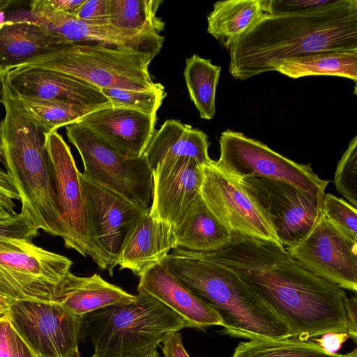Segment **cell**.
Returning a JSON list of instances; mask_svg holds the SVG:
<instances>
[{
	"mask_svg": "<svg viewBox=\"0 0 357 357\" xmlns=\"http://www.w3.org/2000/svg\"><path fill=\"white\" fill-rule=\"evenodd\" d=\"M204 253L236 273L288 326L291 337L349 335L346 291L305 268L282 245L232 234L228 246Z\"/></svg>",
	"mask_w": 357,
	"mask_h": 357,
	"instance_id": "6da1fadb",
	"label": "cell"
},
{
	"mask_svg": "<svg viewBox=\"0 0 357 357\" xmlns=\"http://www.w3.org/2000/svg\"><path fill=\"white\" fill-rule=\"evenodd\" d=\"M357 50V1L331 0L300 13L267 14L228 48L229 72L240 80L274 70L283 59Z\"/></svg>",
	"mask_w": 357,
	"mask_h": 357,
	"instance_id": "7a4b0ae2",
	"label": "cell"
},
{
	"mask_svg": "<svg viewBox=\"0 0 357 357\" xmlns=\"http://www.w3.org/2000/svg\"><path fill=\"white\" fill-rule=\"evenodd\" d=\"M0 102L1 162L21 197L22 213L45 232L66 238L54 183L45 132L13 91L4 73Z\"/></svg>",
	"mask_w": 357,
	"mask_h": 357,
	"instance_id": "3957f363",
	"label": "cell"
},
{
	"mask_svg": "<svg viewBox=\"0 0 357 357\" xmlns=\"http://www.w3.org/2000/svg\"><path fill=\"white\" fill-rule=\"evenodd\" d=\"M163 259L182 284L216 311L222 334L248 340L291 337L288 326L236 273L205 253L174 248Z\"/></svg>",
	"mask_w": 357,
	"mask_h": 357,
	"instance_id": "277c9868",
	"label": "cell"
},
{
	"mask_svg": "<svg viewBox=\"0 0 357 357\" xmlns=\"http://www.w3.org/2000/svg\"><path fill=\"white\" fill-rule=\"evenodd\" d=\"M80 341L93 347L92 357H130L157 348L167 333L194 328L152 296L138 291L129 303L79 317Z\"/></svg>",
	"mask_w": 357,
	"mask_h": 357,
	"instance_id": "5b68a950",
	"label": "cell"
},
{
	"mask_svg": "<svg viewBox=\"0 0 357 357\" xmlns=\"http://www.w3.org/2000/svg\"><path fill=\"white\" fill-rule=\"evenodd\" d=\"M157 54L101 43H70L52 52L30 59L13 69L50 70L75 77L100 90H156L163 86L152 79L149 67Z\"/></svg>",
	"mask_w": 357,
	"mask_h": 357,
	"instance_id": "8992f818",
	"label": "cell"
},
{
	"mask_svg": "<svg viewBox=\"0 0 357 357\" xmlns=\"http://www.w3.org/2000/svg\"><path fill=\"white\" fill-rule=\"evenodd\" d=\"M72 264L32 241H0V295L13 303L55 302Z\"/></svg>",
	"mask_w": 357,
	"mask_h": 357,
	"instance_id": "52a82bcc",
	"label": "cell"
},
{
	"mask_svg": "<svg viewBox=\"0 0 357 357\" xmlns=\"http://www.w3.org/2000/svg\"><path fill=\"white\" fill-rule=\"evenodd\" d=\"M66 132L81 156L84 176L140 207H150L153 172L144 155L126 158L77 123L67 126Z\"/></svg>",
	"mask_w": 357,
	"mask_h": 357,
	"instance_id": "ba28073f",
	"label": "cell"
},
{
	"mask_svg": "<svg viewBox=\"0 0 357 357\" xmlns=\"http://www.w3.org/2000/svg\"><path fill=\"white\" fill-rule=\"evenodd\" d=\"M219 144L220 156L215 163L231 176L283 181L324 199L330 181L319 178L310 163L296 162L262 142L231 130L221 133Z\"/></svg>",
	"mask_w": 357,
	"mask_h": 357,
	"instance_id": "9c48e42d",
	"label": "cell"
},
{
	"mask_svg": "<svg viewBox=\"0 0 357 357\" xmlns=\"http://www.w3.org/2000/svg\"><path fill=\"white\" fill-rule=\"evenodd\" d=\"M91 259L113 275L121 250L137 221L149 209L140 207L80 172Z\"/></svg>",
	"mask_w": 357,
	"mask_h": 357,
	"instance_id": "30bf717a",
	"label": "cell"
},
{
	"mask_svg": "<svg viewBox=\"0 0 357 357\" xmlns=\"http://www.w3.org/2000/svg\"><path fill=\"white\" fill-rule=\"evenodd\" d=\"M234 178L265 213L284 248L298 243L322 213L323 199L291 184L255 177Z\"/></svg>",
	"mask_w": 357,
	"mask_h": 357,
	"instance_id": "8fae6325",
	"label": "cell"
},
{
	"mask_svg": "<svg viewBox=\"0 0 357 357\" xmlns=\"http://www.w3.org/2000/svg\"><path fill=\"white\" fill-rule=\"evenodd\" d=\"M12 324L37 357H80L79 317L56 302L18 301L10 305Z\"/></svg>",
	"mask_w": 357,
	"mask_h": 357,
	"instance_id": "7c38bea8",
	"label": "cell"
},
{
	"mask_svg": "<svg viewBox=\"0 0 357 357\" xmlns=\"http://www.w3.org/2000/svg\"><path fill=\"white\" fill-rule=\"evenodd\" d=\"M199 194L232 234L282 245L268 218L238 182L211 160L204 165Z\"/></svg>",
	"mask_w": 357,
	"mask_h": 357,
	"instance_id": "4fadbf2b",
	"label": "cell"
},
{
	"mask_svg": "<svg viewBox=\"0 0 357 357\" xmlns=\"http://www.w3.org/2000/svg\"><path fill=\"white\" fill-rule=\"evenodd\" d=\"M305 268L344 290L357 291V241L323 214L296 245L287 248Z\"/></svg>",
	"mask_w": 357,
	"mask_h": 357,
	"instance_id": "5bb4252c",
	"label": "cell"
},
{
	"mask_svg": "<svg viewBox=\"0 0 357 357\" xmlns=\"http://www.w3.org/2000/svg\"><path fill=\"white\" fill-rule=\"evenodd\" d=\"M58 206L66 232L65 246L91 258L84 203L78 170L70 147L57 130L47 132Z\"/></svg>",
	"mask_w": 357,
	"mask_h": 357,
	"instance_id": "9a60e30c",
	"label": "cell"
},
{
	"mask_svg": "<svg viewBox=\"0 0 357 357\" xmlns=\"http://www.w3.org/2000/svg\"><path fill=\"white\" fill-rule=\"evenodd\" d=\"M31 20L68 43H101L158 54L165 38L155 32L126 29L109 24L86 22L56 12L44 0L29 4Z\"/></svg>",
	"mask_w": 357,
	"mask_h": 357,
	"instance_id": "2e32d148",
	"label": "cell"
},
{
	"mask_svg": "<svg viewBox=\"0 0 357 357\" xmlns=\"http://www.w3.org/2000/svg\"><path fill=\"white\" fill-rule=\"evenodd\" d=\"M188 157L165 158L153 171L150 213L170 229L199 195L203 168Z\"/></svg>",
	"mask_w": 357,
	"mask_h": 357,
	"instance_id": "e0dca14e",
	"label": "cell"
},
{
	"mask_svg": "<svg viewBox=\"0 0 357 357\" xmlns=\"http://www.w3.org/2000/svg\"><path fill=\"white\" fill-rule=\"evenodd\" d=\"M76 123L87 128L123 156L138 158L144 155L155 132L156 116L110 105L89 113Z\"/></svg>",
	"mask_w": 357,
	"mask_h": 357,
	"instance_id": "ac0fdd59",
	"label": "cell"
},
{
	"mask_svg": "<svg viewBox=\"0 0 357 357\" xmlns=\"http://www.w3.org/2000/svg\"><path fill=\"white\" fill-rule=\"evenodd\" d=\"M6 73L18 96L96 107L112 105L100 89L66 74L38 68L11 69Z\"/></svg>",
	"mask_w": 357,
	"mask_h": 357,
	"instance_id": "d6986e66",
	"label": "cell"
},
{
	"mask_svg": "<svg viewBox=\"0 0 357 357\" xmlns=\"http://www.w3.org/2000/svg\"><path fill=\"white\" fill-rule=\"evenodd\" d=\"M137 291L146 293L190 323L194 328L222 325L215 310L200 300L169 271L164 259L139 277Z\"/></svg>",
	"mask_w": 357,
	"mask_h": 357,
	"instance_id": "ffe728a7",
	"label": "cell"
},
{
	"mask_svg": "<svg viewBox=\"0 0 357 357\" xmlns=\"http://www.w3.org/2000/svg\"><path fill=\"white\" fill-rule=\"evenodd\" d=\"M174 248L172 229L155 219L149 211L135 223L119 253L116 266L139 277Z\"/></svg>",
	"mask_w": 357,
	"mask_h": 357,
	"instance_id": "44dd1931",
	"label": "cell"
},
{
	"mask_svg": "<svg viewBox=\"0 0 357 357\" xmlns=\"http://www.w3.org/2000/svg\"><path fill=\"white\" fill-rule=\"evenodd\" d=\"M70 44L31 20H8L0 28V68L10 70Z\"/></svg>",
	"mask_w": 357,
	"mask_h": 357,
	"instance_id": "7402d4cb",
	"label": "cell"
},
{
	"mask_svg": "<svg viewBox=\"0 0 357 357\" xmlns=\"http://www.w3.org/2000/svg\"><path fill=\"white\" fill-rule=\"evenodd\" d=\"M172 233L174 248L197 252L219 251L232 240L231 231L208 208L200 194L187 208Z\"/></svg>",
	"mask_w": 357,
	"mask_h": 357,
	"instance_id": "603a6c76",
	"label": "cell"
},
{
	"mask_svg": "<svg viewBox=\"0 0 357 357\" xmlns=\"http://www.w3.org/2000/svg\"><path fill=\"white\" fill-rule=\"evenodd\" d=\"M135 298L136 295L109 283L97 273L80 277L70 271L62 282L55 302L79 317L102 307L129 303Z\"/></svg>",
	"mask_w": 357,
	"mask_h": 357,
	"instance_id": "cb8c5ba5",
	"label": "cell"
},
{
	"mask_svg": "<svg viewBox=\"0 0 357 357\" xmlns=\"http://www.w3.org/2000/svg\"><path fill=\"white\" fill-rule=\"evenodd\" d=\"M205 132L178 120L168 119L155 130L144 155L152 172L162 160L174 157L191 158L204 165L211 160Z\"/></svg>",
	"mask_w": 357,
	"mask_h": 357,
	"instance_id": "d4e9b609",
	"label": "cell"
},
{
	"mask_svg": "<svg viewBox=\"0 0 357 357\" xmlns=\"http://www.w3.org/2000/svg\"><path fill=\"white\" fill-rule=\"evenodd\" d=\"M266 15L264 0L218 1L207 16V31L228 50Z\"/></svg>",
	"mask_w": 357,
	"mask_h": 357,
	"instance_id": "484cf974",
	"label": "cell"
},
{
	"mask_svg": "<svg viewBox=\"0 0 357 357\" xmlns=\"http://www.w3.org/2000/svg\"><path fill=\"white\" fill-rule=\"evenodd\" d=\"M275 71L297 79L310 75H331L357 81V50L314 52L283 59Z\"/></svg>",
	"mask_w": 357,
	"mask_h": 357,
	"instance_id": "4316f807",
	"label": "cell"
},
{
	"mask_svg": "<svg viewBox=\"0 0 357 357\" xmlns=\"http://www.w3.org/2000/svg\"><path fill=\"white\" fill-rule=\"evenodd\" d=\"M220 70V66L197 54L186 59L183 72L185 84L202 119L210 120L215 116V92Z\"/></svg>",
	"mask_w": 357,
	"mask_h": 357,
	"instance_id": "83f0119b",
	"label": "cell"
},
{
	"mask_svg": "<svg viewBox=\"0 0 357 357\" xmlns=\"http://www.w3.org/2000/svg\"><path fill=\"white\" fill-rule=\"evenodd\" d=\"M162 2L160 0H108V23L119 28L160 34L165 29V22L156 14Z\"/></svg>",
	"mask_w": 357,
	"mask_h": 357,
	"instance_id": "f1b7e54d",
	"label": "cell"
},
{
	"mask_svg": "<svg viewBox=\"0 0 357 357\" xmlns=\"http://www.w3.org/2000/svg\"><path fill=\"white\" fill-rule=\"evenodd\" d=\"M338 354L325 352L312 340L288 337L241 342L231 357H337Z\"/></svg>",
	"mask_w": 357,
	"mask_h": 357,
	"instance_id": "f546056e",
	"label": "cell"
},
{
	"mask_svg": "<svg viewBox=\"0 0 357 357\" xmlns=\"http://www.w3.org/2000/svg\"><path fill=\"white\" fill-rule=\"evenodd\" d=\"M16 95L31 116L47 132L76 123L89 113L102 108Z\"/></svg>",
	"mask_w": 357,
	"mask_h": 357,
	"instance_id": "4dcf8cb0",
	"label": "cell"
},
{
	"mask_svg": "<svg viewBox=\"0 0 357 357\" xmlns=\"http://www.w3.org/2000/svg\"><path fill=\"white\" fill-rule=\"evenodd\" d=\"M101 91L112 106L132 109L151 116H156L167 94L164 86L148 91L104 89Z\"/></svg>",
	"mask_w": 357,
	"mask_h": 357,
	"instance_id": "1f68e13d",
	"label": "cell"
},
{
	"mask_svg": "<svg viewBox=\"0 0 357 357\" xmlns=\"http://www.w3.org/2000/svg\"><path fill=\"white\" fill-rule=\"evenodd\" d=\"M334 183L337 190L356 208L357 206V136L337 163Z\"/></svg>",
	"mask_w": 357,
	"mask_h": 357,
	"instance_id": "d6a6232c",
	"label": "cell"
},
{
	"mask_svg": "<svg viewBox=\"0 0 357 357\" xmlns=\"http://www.w3.org/2000/svg\"><path fill=\"white\" fill-rule=\"evenodd\" d=\"M322 213L337 228L357 241V209L333 194H325Z\"/></svg>",
	"mask_w": 357,
	"mask_h": 357,
	"instance_id": "836d02e7",
	"label": "cell"
},
{
	"mask_svg": "<svg viewBox=\"0 0 357 357\" xmlns=\"http://www.w3.org/2000/svg\"><path fill=\"white\" fill-rule=\"evenodd\" d=\"M38 234L39 229L22 212L8 219L0 220V241H32Z\"/></svg>",
	"mask_w": 357,
	"mask_h": 357,
	"instance_id": "e575fe53",
	"label": "cell"
},
{
	"mask_svg": "<svg viewBox=\"0 0 357 357\" xmlns=\"http://www.w3.org/2000/svg\"><path fill=\"white\" fill-rule=\"evenodd\" d=\"M331 0H264L268 15L295 13L315 9Z\"/></svg>",
	"mask_w": 357,
	"mask_h": 357,
	"instance_id": "d590c367",
	"label": "cell"
},
{
	"mask_svg": "<svg viewBox=\"0 0 357 357\" xmlns=\"http://www.w3.org/2000/svg\"><path fill=\"white\" fill-rule=\"evenodd\" d=\"M15 200H21L13 179L0 168V220H6L17 214Z\"/></svg>",
	"mask_w": 357,
	"mask_h": 357,
	"instance_id": "8d00e7d4",
	"label": "cell"
},
{
	"mask_svg": "<svg viewBox=\"0 0 357 357\" xmlns=\"http://www.w3.org/2000/svg\"><path fill=\"white\" fill-rule=\"evenodd\" d=\"M74 17L86 22L109 24L108 0H85Z\"/></svg>",
	"mask_w": 357,
	"mask_h": 357,
	"instance_id": "74e56055",
	"label": "cell"
},
{
	"mask_svg": "<svg viewBox=\"0 0 357 357\" xmlns=\"http://www.w3.org/2000/svg\"><path fill=\"white\" fill-rule=\"evenodd\" d=\"M159 346L163 357H190L184 348L181 334L178 331L167 333Z\"/></svg>",
	"mask_w": 357,
	"mask_h": 357,
	"instance_id": "f35d334b",
	"label": "cell"
},
{
	"mask_svg": "<svg viewBox=\"0 0 357 357\" xmlns=\"http://www.w3.org/2000/svg\"><path fill=\"white\" fill-rule=\"evenodd\" d=\"M349 338L348 333L344 332H329L321 335L320 337L312 338V340L325 352L335 355Z\"/></svg>",
	"mask_w": 357,
	"mask_h": 357,
	"instance_id": "ab89813d",
	"label": "cell"
},
{
	"mask_svg": "<svg viewBox=\"0 0 357 357\" xmlns=\"http://www.w3.org/2000/svg\"><path fill=\"white\" fill-rule=\"evenodd\" d=\"M13 329L8 314L0 318V357L12 356Z\"/></svg>",
	"mask_w": 357,
	"mask_h": 357,
	"instance_id": "60d3db41",
	"label": "cell"
},
{
	"mask_svg": "<svg viewBox=\"0 0 357 357\" xmlns=\"http://www.w3.org/2000/svg\"><path fill=\"white\" fill-rule=\"evenodd\" d=\"M56 12L74 16L85 0H44Z\"/></svg>",
	"mask_w": 357,
	"mask_h": 357,
	"instance_id": "b9f144b4",
	"label": "cell"
},
{
	"mask_svg": "<svg viewBox=\"0 0 357 357\" xmlns=\"http://www.w3.org/2000/svg\"><path fill=\"white\" fill-rule=\"evenodd\" d=\"M346 311L349 324V337L354 342L357 340V299L356 295L349 297L346 303Z\"/></svg>",
	"mask_w": 357,
	"mask_h": 357,
	"instance_id": "7bdbcfd3",
	"label": "cell"
},
{
	"mask_svg": "<svg viewBox=\"0 0 357 357\" xmlns=\"http://www.w3.org/2000/svg\"><path fill=\"white\" fill-rule=\"evenodd\" d=\"M11 357H35V355L13 326Z\"/></svg>",
	"mask_w": 357,
	"mask_h": 357,
	"instance_id": "ee69618b",
	"label": "cell"
},
{
	"mask_svg": "<svg viewBox=\"0 0 357 357\" xmlns=\"http://www.w3.org/2000/svg\"><path fill=\"white\" fill-rule=\"evenodd\" d=\"M13 302L0 295V318L8 314Z\"/></svg>",
	"mask_w": 357,
	"mask_h": 357,
	"instance_id": "f6af8a7d",
	"label": "cell"
},
{
	"mask_svg": "<svg viewBox=\"0 0 357 357\" xmlns=\"http://www.w3.org/2000/svg\"><path fill=\"white\" fill-rule=\"evenodd\" d=\"M130 357H159L157 348Z\"/></svg>",
	"mask_w": 357,
	"mask_h": 357,
	"instance_id": "bcb514c9",
	"label": "cell"
},
{
	"mask_svg": "<svg viewBox=\"0 0 357 357\" xmlns=\"http://www.w3.org/2000/svg\"><path fill=\"white\" fill-rule=\"evenodd\" d=\"M337 357H357V349L354 348L353 351L344 354H338Z\"/></svg>",
	"mask_w": 357,
	"mask_h": 357,
	"instance_id": "7dc6e473",
	"label": "cell"
},
{
	"mask_svg": "<svg viewBox=\"0 0 357 357\" xmlns=\"http://www.w3.org/2000/svg\"><path fill=\"white\" fill-rule=\"evenodd\" d=\"M6 71L2 70L0 68V99L1 97V92H2V82H3V77Z\"/></svg>",
	"mask_w": 357,
	"mask_h": 357,
	"instance_id": "c3c4849f",
	"label": "cell"
},
{
	"mask_svg": "<svg viewBox=\"0 0 357 357\" xmlns=\"http://www.w3.org/2000/svg\"><path fill=\"white\" fill-rule=\"evenodd\" d=\"M0 161H1V145H0Z\"/></svg>",
	"mask_w": 357,
	"mask_h": 357,
	"instance_id": "681fc988",
	"label": "cell"
},
{
	"mask_svg": "<svg viewBox=\"0 0 357 357\" xmlns=\"http://www.w3.org/2000/svg\"><path fill=\"white\" fill-rule=\"evenodd\" d=\"M35 357H37V356H35Z\"/></svg>",
	"mask_w": 357,
	"mask_h": 357,
	"instance_id": "f907efd6",
	"label": "cell"
}]
</instances>
